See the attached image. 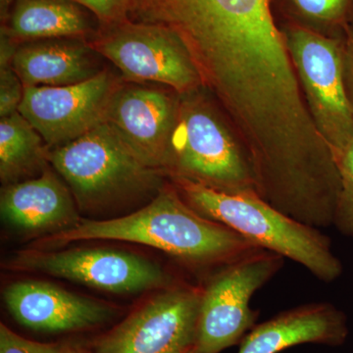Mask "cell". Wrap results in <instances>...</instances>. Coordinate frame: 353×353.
Listing matches in <instances>:
<instances>
[{
  "instance_id": "27",
  "label": "cell",
  "mask_w": 353,
  "mask_h": 353,
  "mask_svg": "<svg viewBox=\"0 0 353 353\" xmlns=\"http://www.w3.org/2000/svg\"><path fill=\"white\" fill-rule=\"evenodd\" d=\"M188 353H201V352H199V350H197L196 347H194V348H192V350H190V352Z\"/></svg>"
},
{
  "instance_id": "23",
  "label": "cell",
  "mask_w": 353,
  "mask_h": 353,
  "mask_svg": "<svg viewBox=\"0 0 353 353\" xmlns=\"http://www.w3.org/2000/svg\"><path fill=\"white\" fill-rule=\"evenodd\" d=\"M61 347L27 340L0 325V353H60Z\"/></svg>"
},
{
  "instance_id": "25",
  "label": "cell",
  "mask_w": 353,
  "mask_h": 353,
  "mask_svg": "<svg viewBox=\"0 0 353 353\" xmlns=\"http://www.w3.org/2000/svg\"><path fill=\"white\" fill-rule=\"evenodd\" d=\"M15 2V0H0V15H1L2 22L6 23L10 15L11 6Z\"/></svg>"
},
{
  "instance_id": "8",
  "label": "cell",
  "mask_w": 353,
  "mask_h": 353,
  "mask_svg": "<svg viewBox=\"0 0 353 353\" xmlns=\"http://www.w3.org/2000/svg\"><path fill=\"white\" fill-rule=\"evenodd\" d=\"M88 44L131 82L162 83L178 94L203 88L187 48L162 26L125 21L103 28Z\"/></svg>"
},
{
  "instance_id": "24",
  "label": "cell",
  "mask_w": 353,
  "mask_h": 353,
  "mask_svg": "<svg viewBox=\"0 0 353 353\" xmlns=\"http://www.w3.org/2000/svg\"><path fill=\"white\" fill-rule=\"evenodd\" d=\"M343 78L348 102L353 112V39L343 46Z\"/></svg>"
},
{
  "instance_id": "6",
  "label": "cell",
  "mask_w": 353,
  "mask_h": 353,
  "mask_svg": "<svg viewBox=\"0 0 353 353\" xmlns=\"http://www.w3.org/2000/svg\"><path fill=\"white\" fill-rule=\"evenodd\" d=\"M283 264L280 254L259 248L213 274L202 288L196 345L199 352L220 353L240 345L259 318L250 299Z\"/></svg>"
},
{
  "instance_id": "17",
  "label": "cell",
  "mask_w": 353,
  "mask_h": 353,
  "mask_svg": "<svg viewBox=\"0 0 353 353\" xmlns=\"http://www.w3.org/2000/svg\"><path fill=\"white\" fill-rule=\"evenodd\" d=\"M6 32L21 41L85 38L92 32L87 14L71 0H15Z\"/></svg>"
},
{
  "instance_id": "18",
  "label": "cell",
  "mask_w": 353,
  "mask_h": 353,
  "mask_svg": "<svg viewBox=\"0 0 353 353\" xmlns=\"http://www.w3.org/2000/svg\"><path fill=\"white\" fill-rule=\"evenodd\" d=\"M48 150L38 131L17 112L0 119V179L11 185L39 176L50 165Z\"/></svg>"
},
{
  "instance_id": "10",
  "label": "cell",
  "mask_w": 353,
  "mask_h": 353,
  "mask_svg": "<svg viewBox=\"0 0 353 353\" xmlns=\"http://www.w3.org/2000/svg\"><path fill=\"white\" fill-rule=\"evenodd\" d=\"M10 268L41 272L118 294L170 284L159 265L132 253L106 248L21 252L11 260Z\"/></svg>"
},
{
  "instance_id": "20",
  "label": "cell",
  "mask_w": 353,
  "mask_h": 353,
  "mask_svg": "<svg viewBox=\"0 0 353 353\" xmlns=\"http://www.w3.org/2000/svg\"><path fill=\"white\" fill-rule=\"evenodd\" d=\"M24 88L12 64L0 65V117L17 112Z\"/></svg>"
},
{
  "instance_id": "21",
  "label": "cell",
  "mask_w": 353,
  "mask_h": 353,
  "mask_svg": "<svg viewBox=\"0 0 353 353\" xmlns=\"http://www.w3.org/2000/svg\"><path fill=\"white\" fill-rule=\"evenodd\" d=\"M94 13L102 27L129 20V0H71Z\"/></svg>"
},
{
  "instance_id": "26",
  "label": "cell",
  "mask_w": 353,
  "mask_h": 353,
  "mask_svg": "<svg viewBox=\"0 0 353 353\" xmlns=\"http://www.w3.org/2000/svg\"><path fill=\"white\" fill-rule=\"evenodd\" d=\"M60 353H88L82 348L75 347H61V352Z\"/></svg>"
},
{
  "instance_id": "5",
  "label": "cell",
  "mask_w": 353,
  "mask_h": 353,
  "mask_svg": "<svg viewBox=\"0 0 353 353\" xmlns=\"http://www.w3.org/2000/svg\"><path fill=\"white\" fill-rule=\"evenodd\" d=\"M48 162L68 183L80 208L158 192L164 174L145 166L105 122L48 152Z\"/></svg>"
},
{
  "instance_id": "2",
  "label": "cell",
  "mask_w": 353,
  "mask_h": 353,
  "mask_svg": "<svg viewBox=\"0 0 353 353\" xmlns=\"http://www.w3.org/2000/svg\"><path fill=\"white\" fill-rule=\"evenodd\" d=\"M169 179L183 201L203 217L301 264L323 282H334L343 274V264L326 234L281 212L257 194H227L188 179Z\"/></svg>"
},
{
  "instance_id": "12",
  "label": "cell",
  "mask_w": 353,
  "mask_h": 353,
  "mask_svg": "<svg viewBox=\"0 0 353 353\" xmlns=\"http://www.w3.org/2000/svg\"><path fill=\"white\" fill-rule=\"evenodd\" d=\"M178 104V94L121 83L104 122L141 163L166 176Z\"/></svg>"
},
{
  "instance_id": "1",
  "label": "cell",
  "mask_w": 353,
  "mask_h": 353,
  "mask_svg": "<svg viewBox=\"0 0 353 353\" xmlns=\"http://www.w3.org/2000/svg\"><path fill=\"white\" fill-rule=\"evenodd\" d=\"M122 241L152 246L194 267H221L259 250L245 236L203 217L173 185L162 188L145 208L110 220L81 219L75 227L51 234L46 246L81 241Z\"/></svg>"
},
{
  "instance_id": "22",
  "label": "cell",
  "mask_w": 353,
  "mask_h": 353,
  "mask_svg": "<svg viewBox=\"0 0 353 353\" xmlns=\"http://www.w3.org/2000/svg\"><path fill=\"white\" fill-rule=\"evenodd\" d=\"M350 0H292L303 16L318 22H334L343 17Z\"/></svg>"
},
{
  "instance_id": "4",
  "label": "cell",
  "mask_w": 353,
  "mask_h": 353,
  "mask_svg": "<svg viewBox=\"0 0 353 353\" xmlns=\"http://www.w3.org/2000/svg\"><path fill=\"white\" fill-rule=\"evenodd\" d=\"M129 20L170 30L192 57L239 50L275 27L269 0H129Z\"/></svg>"
},
{
  "instance_id": "13",
  "label": "cell",
  "mask_w": 353,
  "mask_h": 353,
  "mask_svg": "<svg viewBox=\"0 0 353 353\" xmlns=\"http://www.w3.org/2000/svg\"><path fill=\"white\" fill-rule=\"evenodd\" d=\"M3 299L19 324L48 333L92 328L114 315L113 309L105 304L37 281L9 285L4 290Z\"/></svg>"
},
{
  "instance_id": "15",
  "label": "cell",
  "mask_w": 353,
  "mask_h": 353,
  "mask_svg": "<svg viewBox=\"0 0 353 353\" xmlns=\"http://www.w3.org/2000/svg\"><path fill=\"white\" fill-rule=\"evenodd\" d=\"M0 212L7 225L27 234L60 233L81 221L71 192L50 165L36 178L6 185Z\"/></svg>"
},
{
  "instance_id": "19",
  "label": "cell",
  "mask_w": 353,
  "mask_h": 353,
  "mask_svg": "<svg viewBox=\"0 0 353 353\" xmlns=\"http://www.w3.org/2000/svg\"><path fill=\"white\" fill-rule=\"evenodd\" d=\"M341 179V192L334 225L343 236L353 239V138L334 157Z\"/></svg>"
},
{
  "instance_id": "9",
  "label": "cell",
  "mask_w": 353,
  "mask_h": 353,
  "mask_svg": "<svg viewBox=\"0 0 353 353\" xmlns=\"http://www.w3.org/2000/svg\"><path fill=\"white\" fill-rule=\"evenodd\" d=\"M202 288L173 285L97 341L94 353H188L196 347Z\"/></svg>"
},
{
  "instance_id": "7",
  "label": "cell",
  "mask_w": 353,
  "mask_h": 353,
  "mask_svg": "<svg viewBox=\"0 0 353 353\" xmlns=\"http://www.w3.org/2000/svg\"><path fill=\"white\" fill-rule=\"evenodd\" d=\"M284 36L309 112L334 158L353 138L343 46L303 28H292Z\"/></svg>"
},
{
  "instance_id": "3",
  "label": "cell",
  "mask_w": 353,
  "mask_h": 353,
  "mask_svg": "<svg viewBox=\"0 0 353 353\" xmlns=\"http://www.w3.org/2000/svg\"><path fill=\"white\" fill-rule=\"evenodd\" d=\"M165 174L227 194H257L245 148L199 90L179 94Z\"/></svg>"
},
{
  "instance_id": "16",
  "label": "cell",
  "mask_w": 353,
  "mask_h": 353,
  "mask_svg": "<svg viewBox=\"0 0 353 353\" xmlns=\"http://www.w3.org/2000/svg\"><path fill=\"white\" fill-rule=\"evenodd\" d=\"M94 53L85 41H34L18 46L12 67L24 87H62L101 73Z\"/></svg>"
},
{
  "instance_id": "14",
  "label": "cell",
  "mask_w": 353,
  "mask_h": 353,
  "mask_svg": "<svg viewBox=\"0 0 353 353\" xmlns=\"http://www.w3.org/2000/svg\"><path fill=\"white\" fill-rule=\"evenodd\" d=\"M348 334L347 315L340 309L329 303H306L255 325L238 353H280L306 343L341 347Z\"/></svg>"
},
{
  "instance_id": "11",
  "label": "cell",
  "mask_w": 353,
  "mask_h": 353,
  "mask_svg": "<svg viewBox=\"0 0 353 353\" xmlns=\"http://www.w3.org/2000/svg\"><path fill=\"white\" fill-rule=\"evenodd\" d=\"M121 83L108 70L94 78L62 87H25L19 113L43 138L48 150L80 138L105 121Z\"/></svg>"
}]
</instances>
